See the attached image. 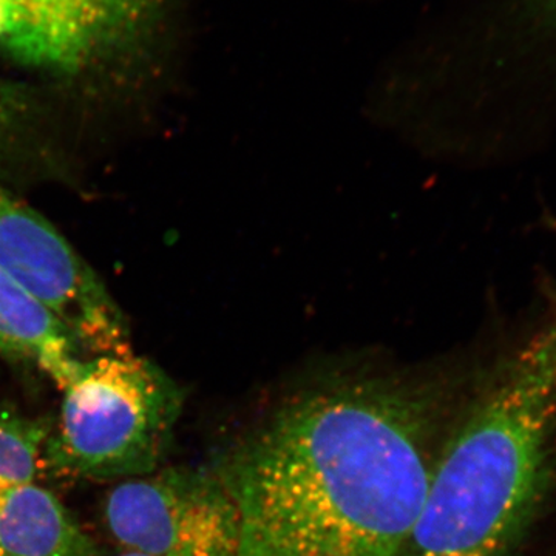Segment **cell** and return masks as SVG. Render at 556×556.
I'll list each match as a JSON object with an SVG mask.
<instances>
[{
    "instance_id": "cell-6",
    "label": "cell",
    "mask_w": 556,
    "mask_h": 556,
    "mask_svg": "<svg viewBox=\"0 0 556 556\" xmlns=\"http://www.w3.org/2000/svg\"><path fill=\"white\" fill-rule=\"evenodd\" d=\"M169 0H0V56L79 76L148 42Z\"/></svg>"
},
{
    "instance_id": "cell-9",
    "label": "cell",
    "mask_w": 556,
    "mask_h": 556,
    "mask_svg": "<svg viewBox=\"0 0 556 556\" xmlns=\"http://www.w3.org/2000/svg\"><path fill=\"white\" fill-rule=\"evenodd\" d=\"M53 420L0 408V492L36 481Z\"/></svg>"
},
{
    "instance_id": "cell-4",
    "label": "cell",
    "mask_w": 556,
    "mask_h": 556,
    "mask_svg": "<svg viewBox=\"0 0 556 556\" xmlns=\"http://www.w3.org/2000/svg\"><path fill=\"white\" fill-rule=\"evenodd\" d=\"M0 268L68 329L80 353H130L126 317L98 274L49 219L2 185Z\"/></svg>"
},
{
    "instance_id": "cell-10",
    "label": "cell",
    "mask_w": 556,
    "mask_h": 556,
    "mask_svg": "<svg viewBox=\"0 0 556 556\" xmlns=\"http://www.w3.org/2000/svg\"><path fill=\"white\" fill-rule=\"evenodd\" d=\"M118 556H146V555L137 554V552L124 551L123 554H119Z\"/></svg>"
},
{
    "instance_id": "cell-7",
    "label": "cell",
    "mask_w": 556,
    "mask_h": 556,
    "mask_svg": "<svg viewBox=\"0 0 556 556\" xmlns=\"http://www.w3.org/2000/svg\"><path fill=\"white\" fill-rule=\"evenodd\" d=\"M0 357L46 372L61 390L84 361L68 329L2 268Z\"/></svg>"
},
{
    "instance_id": "cell-5",
    "label": "cell",
    "mask_w": 556,
    "mask_h": 556,
    "mask_svg": "<svg viewBox=\"0 0 556 556\" xmlns=\"http://www.w3.org/2000/svg\"><path fill=\"white\" fill-rule=\"evenodd\" d=\"M104 522L124 551L239 556V510L208 466L159 468L121 482L105 497Z\"/></svg>"
},
{
    "instance_id": "cell-1",
    "label": "cell",
    "mask_w": 556,
    "mask_h": 556,
    "mask_svg": "<svg viewBox=\"0 0 556 556\" xmlns=\"http://www.w3.org/2000/svg\"><path fill=\"white\" fill-rule=\"evenodd\" d=\"M354 358L309 371L211 463L239 556H404L463 380Z\"/></svg>"
},
{
    "instance_id": "cell-2",
    "label": "cell",
    "mask_w": 556,
    "mask_h": 556,
    "mask_svg": "<svg viewBox=\"0 0 556 556\" xmlns=\"http://www.w3.org/2000/svg\"><path fill=\"white\" fill-rule=\"evenodd\" d=\"M556 477V320L460 401L404 556H510Z\"/></svg>"
},
{
    "instance_id": "cell-3",
    "label": "cell",
    "mask_w": 556,
    "mask_h": 556,
    "mask_svg": "<svg viewBox=\"0 0 556 556\" xmlns=\"http://www.w3.org/2000/svg\"><path fill=\"white\" fill-rule=\"evenodd\" d=\"M61 391L42 470L58 478L123 482L161 468L185 393L155 362L134 351L93 356Z\"/></svg>"
},
{
    "instance_id": "cell-8",
    "label": "cell",
    "mask_w": 556,
    "mask_h": 556,
    "mask_svg": "<svg viewBox=\"0 0 556 556\" xmlns=\"http://www.w3.org/2000/svg\"><path fill=\"white\" fill-rule=\"evenodd\" d=\"M94 538L36 481L0 492V556H100Z\"/></svg>"
}]
</instances>
